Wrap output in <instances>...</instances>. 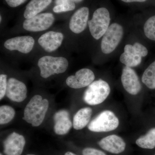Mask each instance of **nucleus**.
<instances>
[{"label":"nucleus","instance_id":"obj_1","mask_svg":"<svg viewBox=\"0 0 155 155\" xmlns=\"http://www.w3.org/2000/svg\"><path fill=\"white\" fill-rule=\"evenodd\" d=\"M49 104L48 100L43 99L39 95H35L25 107L22 119L33 127L39 126L44 120Z\"/></svg>","mask_w":155,"mask_h":155},{"label":"nucleus","instance_id":"obj_2","mask_svg":"<svg viewBox=\"0 0 155 155\" xmlns=\"http://www.w3.org/2000/svg\"><path fill=\"white\" fill-rule=\"evenodd\" d=\"M38 65L40 70V75L44 78L55 74L66 72L69 66L68 60L64 57L45 56L39 59Z\"/></svg>","mask_w":155,"mask_h":155},{"label":"nucleus","instance_id":"obj_3","mask_svg":"<svg viewBox=\"0 0 155 155\" xmlns=\"http://www.w3.org/2000/svg\"><path fill=\"white\" fill-rule=\"evenodd\" d=\"M110 92L107 82L103 80L93 81L84 92L83 100L90 105H97L103 103Z\"/></svg>","mask_w":155,"mask_h":155},{"label":"nucleus","instance_id":"obj_4","mask_svg":"<svg viewBox=\"0 0 155 155\" xmlns=\"http://www.w3.org/2000/svg\"><path fill=\"white\" fill-rule=\"evenodd\" d=\"M110 13L104 8H98L94 11L92 18L88 21V25L92 36L98 40L105 33L110 26Z\"/></svg>","mask_w":155,"mask_h":155},{"label":"nucleus","instance_id":"obj_5","mask_svg":"<svg viewBox=\"0 0 155 155\" xmlns=\"http://www.w3.org/2000/svg\"><path fill=\"white\" fill-rule=\"evenodd\" d=\"M119 125V119L115 114L112 111L105 110L92 120L88 129L93 132H109L115 130Z\"/></svg>","mask_w":155,"mask_h":155},{"label":"nucleus","instance_id":"obj_6","mask_svg":"<svg viewBox=\"0 0 155 155\" xmlns=\"http://www.w3.org/2000/svg\"><path fill=\"white\" fill-rule=\"evenodd\" d=\"M122 26L117 23L111 24L103 36L101 42V50L103 53L109 54L117 47L123 36Z\"/></svg>","mask_w":155,"mask_h":155},{"label":"nucleus","instance_id":"obj_7","mask_svg":"<svg viewBox=\"0 0 155 155\" xmlns=\"http://www.w3.org/2000/svg\"><path fill=\"white\" fill-rule=\"evenodd\" d=\"M54 21V17L52 13H42L32 18L25 19L23 22V28L31 32L43 31L49 28Z\"/></svg>","mask_w":155,"mask_h":155},{"label":"nucleus","instance_id":"obj_8","mask_svg":"<svg viewBox=\"0 0 155 155\" xmlns=\"http://www.w3.org/2000/svg\"><path fill=\"white\" fill-rule=\"evenodd\" d=\"M94 79L95 75L93 71L84 68L78 71L75 75L67 78L66 83L71 88L79 89L89 86Z\"/></svg>","mask_w":155,"mask_h":155},{"label":"nucleus","instance_id":"obj_9","mask_svg":"<svg viewBox=\"0 0 155 155\" xmlns=\"http://www.w3.org/2000/svg\"><path fill=\"white\" fill-rule=\"evenodd\" d=\"M121 81L123 87L130 94L135 95L141 90V85L135 71L130 67H125L123 69Z\"/></svg>","mask_w":155,"mask_h":155},{"label":"nucleus","instance_id":"obj_10","mask_svg":"<svg viewBox=\"0 0 155 155\" xmlns=\"http://www.w3.org/2000/svg\"><path fill=\"white\" fill-rule=\"evenodd\" d=\"M35 40L30 36L16 37L7 40L4 46L9 51H17L23 54H28L31 51L35 45Z\"/></svg>","mask_w":155,"mask_h":155},{"label":"nucleus","instance_id":"obj_11","mask_svg":"<svg viewBox=\"0 0 155 155\" xmlns=\"http://www.w3.org/2000/svg\"><path fill=\"white\" fill-rule=\"evenodd\" d=\"M27 89L25 84L15 78H11L8 80L6 95L12 101L20 103L27 97Z\"/></svg>","mask_w":155,"mask_h":155},{"label":"nucleus","instance_id":"obj_12","mask_svg":"<svg viewBox=\"0 0 155 155\" xmlns=\"http://www.w3.org/2000/svg\"><path fill=\"white\" fill-rule=\"evenodd\" d=\"M25 144L24 137L14 132L4 142V152L6 155H21Z\"/></svg>","mask_w":155,"mask_h":155},{"label":"nucleus","instance_id":"obj_13","mask_svg":"<svg viewBox=\"0 0 155 155\" xmlns=\"http://www.w3.org/2000/svg\"><path fill=\"white\" fill-rule=\"evenodd\" d=\"M64 39V35L61 32L49 31L40 37L38 43L45 51L51 53L61 46Z\"/></svg>","mask_w":155,"mask_h":155},{"label":"nucleus","instance_id":"obj_14","mask_svg":"<svg viewBox=\"0 0 155 155\" xmlns=\"http://www.w3.org/2000/svg\"><path fill=\"white\" fill-rule=\"evenodd\" d=\"M89 10L83 7L77 10L71 17L69 27L73 33L79 34L85 30L88 22Z\"/></svg>","mask_w":155,"mask_h":155},{"label":"nucleus","instance_id":"obj_15","mask_svg":"<svg viewBox=\"0 0 155 155\" xmlns=\"http://www.w3.org/2000/svg\"><path fill=\"white\" fill-rule=\"evenodd\" d=\"M98 145L106 151L115 154L123 152L126 148V143L123 139L115 134L102 139L99 141Z\"/></svg>","mask_w":155,"mask_h":155},{"label":"nucleus","instance_id":"obj_16","mask_svg":"<svg viewBox=\"0 0 155 155\" xmlns=\"http://www.w3.org/2000/svg\"><path fill=\"white\" fill-rule=\"evenodd\" d=\"M54 131L58 135L67 134L73 125L69 112L66 110H61L56 112L54 116Z\"/></svg>","mask_w":155,"mask_h":155},{"label":"nucleus","instance_id":"obj_17","mask_svg":"<svg viewBox=\"0 0 155 155\" xmlns=\"http://www.w3.org/2000/svg\"><path fill=\"white\" fill-rule=\"evenodd\" d=\"M120 61L125 67L131 68L141 64L142 57L136 51L133 45H127L124 48V53L120 56Z\"/></svg>","mask_w":155,"mask_h":155},{"label":"nucleus","instance_id":"obj_18","mask_svg":"<svg viewBox=\"0 0 155 155\" xmlns=\"http://www.w3.org/2000/svg\"><path fill=\"white\" fill-rule=\"evenodd\" d=\"M53 0H31L24 12L25 19L32 18L43 11L51 3Z\"/></svg>","mask_w":155,"mask_h":155},{"label":"nucleus","instance_id":"obj_19","mask_svg":"<svg viewBox=\"0 0 155 155\" xmlns=\"http://www.w3.org/2000/svg\"><path fill=\"white\" fill-rule=\"evenodd\" d=\"M92 114L90 107L82 108L78 111L73 119V126L75 130L83 129L88 124Z\"/></svg>","mask_w":155,"mask_h":155},{"label":"nucleus","instance_id":"obj_20","mask_svg":"<svg viewBox=\"0 0 155 155\" xmlns=\"http://www.w3.org/2000/svg\"><path fill=\"white\" fill-rule=\"evenodd\" d=\"M136 143L140 147L151 150L155 148V127L150 129L145 135L139 137Z\"/></svg>","mask_w":155,"mask_h":155},{"label":"nucleus","instance_id":"obj_21","mask_svg":"<svg viewBox=\"0 0 155 155\" xmlns=\"http://www.w3.org/2000/svg\"><path fill=\"white\" fill-rule=\"evenodd\" d=\"M142 81L150 89H155V61L145 70Z\"/></svg>","mask_w":155,"mask_h":155},{"label":"nucleus","instance_id":"obj_22","mask_svg":"<svg viewBox=\"0 0 155 155\" xmlns=\"http://www.w3.org/2000/svg\"><path fill=\"white\" fill-rule=\"evenodd\" d=\"M15 111L11 106L3 105L0 107V124H7L14 119Z\"/></svg>","mask_w":155,"mask_h":155},{"label":"nucleus","instance_id":"obj_23","mask_svg":"<svg viewBox=\"0 0 155 155\" xmlns=\"http://www.w3.org/2000/svg\"><path fill=\"white\" fill-rule=\"evenodd\" d=\"M145 35L151 40L155 41V15L150 17L143 26Z\"/></svg>","mask_w":155,"mask_h":155},{"label":"nucleus","instance_id":"obj_24","mask_svg":"<svg viewBox=\"0 0 155 155\" xmlns=\"http://www.w3.org/2000/svg\"><path fill=\"white\" fill-rule=\"evenodd\" d=\"M75 8V2L71 0L54 6L53 8V11L55 13H61L73 11Z\"/></svg>","mask_w":155,"mask_h":155},{"label":"nucleus","instance_id":"obj_25","mask_svg":"<svg viewBox=\"0 0 155 155\" xmlns=\"http://www.w3.org/2000/svg\"><path fill=\"white\" fill-rule=\"evenodd\" d=\"M8 86L7 75L5 74L0 75V100H2L6 95Z\"/></svg>","mask_w":155,"mask_h":155},{"label":"nucleus","instance_id":"obj_26","mask_svg":"<svg viewBox=\"0 0 155 155\" xmlns=\"http://www.w3.org/2000/svg\"><path fill=\"white\" fill-rule=\"evenodd\" d=\"M134 48L137 51L139 54L142 58L145 57L148 54V50L146 48L142 45L141 44L138 42H136L133 45Z\"/></svg>","mask_w":155,"mask_h":155},{"label":"nucleus","instance_id":"obj_27","mask_svg":"<svg viewBox=\"0 0 155 155\" xmlns=\"http://www.w3.org/2000/svg\"><path fill=\"white\" fill-rule=\"evenodd\" d=\"M83 155H107L102 151L93 148H85L82 150Z\"/></svg>","mask_w":155,"mask_h":155},{"label":"nucleus","instance_id":"obj_28","mask_svg":"<svg viewBox=\"0 0 155 155\" xmlns=\"http://www.w3.org/2000/svg\"><path fill=\"white\" fill-rule=\"evenodd\" d=\"M8 5L11 8H16L25 2L26 0H5Z\"/></svg>","mask_w":155,"mask_h":155},{"label":"nucleus","instance_id":"obj_29","mask_svg":"<svg viewBox=\"0 0 155 155\" xmlns=\"http://www.w3.org/2000/svg\"><path fill=\"white\" fill-rule=\"evenodd\" d=\"M122 2L126 3H131L135 2H145L147 0H121Z\"/></svg>","mask_w":155,"mask_h":155},{"label":"nucleus","instance_id":"obj_30","mask_svg":"<svg viewBox=\"0 0 155 155\" xmlns=\"http://www.w3.org/2000/svg\"><path fill=\"white\" fill-rule=\"evenodd\" d=\"M69 1H71V0H55V2L56 5H60V4L66 2H68Z\"/></svg>","mask_w":155,"mask_h":155},{"label":"nucleus","instance_id":"obj_31","mask_svg":"<svg viewBox=\"0 0 155 155\" xmlns=\"http://www.w3.org/2000/svg\"><path fill=\"white\" fill-rule=\"evenodd\" d=\"M64 155H77L74 153L71 152H67L65 153Z\"/></svg>","mask_w":155,"mask_h":155},{"label":"nucleus","instance_id":"obj_32","mask_svg":"<svg viewBox=\"0 0 155 155\" xmlns=\"http://www.w3.org/2000/svg\"><path fill=\"white\" fill-rule=\"evenodd\" d=\"M73 1H74V2H75V3H80L81 2H82L83 0H73Z\"/></svg>","mask_w":155,"mask_h":155},{"label":"nucleus","instance_id":"obj_33","mask_svg":"<svg viewBox=\"0 0 155 155\" xmlns=\"http://www.w3.org/2000/svg\"><path fill=\"white\" fill-rule=\"evenodd\" d=\"M0 18H1V19H0V21H1V22H2V16H1V17H0Z\"/></svg>","mask_w":155,"mask_h":155},{"label":"nucleus","instance_id":"obj_34","mask_svg":"<svg viewBox=\"0 0 155 155\" xmlns=\"http://www.w3.org/2000/svg\"><path fill=\"white\" fill-rule=\"evenodd\" d=\"M34 155V154H27V155Z\"/></svg>","mask_w":155,"mask_h":155},{"label":"nucleus","instance_id":"obj_35","mask_svg":"<svg viewBox=\"0 0 155 155\" xmlns=\"http://www.w3.org/2000/svg\"><path fill=\"white\" fill-rule=\"evenodd\" d=\"M0 155H3L2 153L0 154Z\"/></svg>","mask_w":155,"mask_h":155},{"label":"nucleus","instance_id":"obj_36","mask_svg":"<svg viewBox=\"0 0 155 155\" xmlns=\"http://www.w3.org/2000/svg\"><path fill=\"white\" fill-rule=\"evenodd\" d=\"M154 155H155V154Z\"/></svg>","mask_w":155,"mask_h":155}]
</instances>
